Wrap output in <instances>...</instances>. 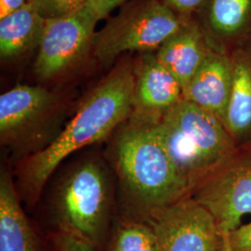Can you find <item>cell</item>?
Wrapping results in <instances>:
<instances>
[{
	"mask_svg": "<svg viewBox=\"0 0 251 251\" xmlns=\"http://www.w3.org/2000/svg\"><path fill=\"white\" fill-rule=\"evenodd\" d=\"M97 22L86 6L66 15L46 18L34 67L36 75L50 79L78 63L92 46Z\"/></svg>",
	"mask_w": 251,
	"mask_h": 251,
	"instance_id": "9",
	"label": "cell"
},
{
	"mask_svg": "<svg viewBox=\"0 0 251 251\" xmlns=\"http://www.w3.org/2000/svg\"><path fill=\"white\" fill-rule=\"evenodd\" d=\"M45 18L66 15L84 7L90 0H35Z\"/></svg>",
	"mask_w": 251,
	"mask_h": 251,
	"instance_id": "19",
	"label": "cell"
},
{
	"mask_svg": "<svg viewBox=\"0 0 251 251\" xmlns=\"http://www.w3.org/2000/svg\"><path fill=\"white\" fill-rule=\"evenodd\" d=\"M157 50V61L179 81L182 90L209 51L199 27L188 22H185Z\"/></svg>",
	"mask_w": 251,
	"mask_h": 251,
	"instance_id": "13",
	"label": "cell"
},
{
	"mask_svg": "<svg viewBox=\"0 0 251 251\" xmlns=\"http://www.w3.org/2000/svg\"><path fill=\"white\" fill-rule=\"evenodd\" d=\"M111 198L104 166L92 158L79 162L54 190L51 206L56 230L74 233L99 251L107 240Z\"/></svg>",
	"mask_w": 251,
	"mask_h": 251,
	"instance_id": "4",
	"label": "cell"
},
{
	"mask_svg": "<svg viewBox=\"0 0 251 251\" xmlns=\"http://www.w3.org/2000/svg\"><path fill=\"white\" fill-rule=\"evenodd\" d=\"M251 15V0H210L208 23L216 34L234 36L247 25Z\"/></svg>",
	"mask_w": 251,
	"mask_h": 251,
	"instance_id": "16",
	"label": "cell"
},
{
	"mask_svg": "<svg viewBox=\"0 0 251 251\" xmlns=\"http://www.w3.org/2000/svg\"><path fill=\"white\" fill-rule=\"evenodd\" d=\"M233 90L225 125L237 145L251 142V46L231 56Z\"/></svg>",
	"mask_w": 251,
	"mask_h": 251,
	"instance_id": "14",
	"label": "cell"
},
{
	"mask_svg": "<svg viewBox=\"0 0 251 251\" xmlns=\"http://www.w3.org/2000/svg\"><path fill=\"white\" fill-rule=\"evenodd\" d=\"M19 191L7 171L0 177V251H50L27 218L19 199Z\"/></svg>",
	"mask_w": 251,
	"mask_h": 251,
	"instance_id": "12",
	"label": "cell"
},
{
	"mask_svg": "<svg viewBox=\"0 0 251 251\" xmlns=\"http://www.w3.org/2000/svg\"><path fill=\"white\" fill-rule=\"evenodd\" d=\"M109 251H159L152 227L141 220L122 222L114 233Z\"/></svg>",
	"mask_w": 251,
	"mask_h": 251,
	"instance_id": "17",
	"label": "cell"
},
{
	"mask_svg": "<svg viewBox=\"0 0 251 251\" xmlns=\"http://www.w3.org/2000/svg\"><path fill=\"white\" fill-rule=\"evenodd\" d=\"M126 0H90L85 6L97 21L106 17L108 14L121 5Z\"/></svg>",
	"mask_w": 251,
	"mask_h": 251,
	"instance_id": "21",
	"label": "cell"
},
{
	"mask_svg": "<svg viewBox=\"0 0 251 251\" xmlns=\"http://www.w3.org/2000/svg\"><path fill=\"white\" fill-rule=\"evenodd\" d=\"M233 80L231 57L209 50L182 90L183 99L218 117L225 124Z\"/></svg>",
	"mask_w": 251,
	"mask_h": 251,
	"instance_id": "11",
	"label": "cell"
},
{
	"mask_svg": "<svg viewBox=\"0 0 251 251\" xmlns=\"http://www.w3.org/2000/svg\"><path fill=\"white\" fill-rule=\"evenodd\" d=\"M230 251H251V223L223 235Z\"/></svg>",
	"mask_w": 251,
	"mask_h": 251,
	"instance_id": "20",
	"label": "cell"
},
{
	"mask_svg": "<svg viewBox=\"0 0 251 251\" xmlns=\"http://www.w3.org/2000/svg\"><path fill=\"white\" fill-rule=\"evenodd\" d=\"M133 87V66L119 64L90 91L52 144L19 162V189L26 202L36 203L66 157L117 131L130 116Z\"/></svg>",
	"mask_w": 251,
	"mask_h": 251,
	"instance_id": "1",
	"label": "cell"
},
{
	"mask_svg": "<svg viewBox=\"0 0 251 251\" xmlns=\"http://www.w3.org/2000/svg\"><path fill=\"white\" fill-rule=\"evenodd\" d=\"M45 21L35 0L29 1L9 16L0 19L1 57L14 58L38 45Z\"/></svg>",
	"mask_w": 251,
	"mask_h": 251,
	"instance_id": "15",
	"label": "cell"
},
{
	"mask_svg": "<svg viewBox=\"0 0 251 251\" xmlns=\"http://www.w3.org/2000/svg\"><path fill=\"white\" fill-rule=\"evenodd\" d=\"M49 244L50 251H97L79 236L61 230L50 234Z\"/></svg>",
	"mask_w": 251,
	"mask_h": 251,
	"instance_id": "18",
	"label": "cell"
},
{
	"mask_svg": "<svg viewBox=\"0 0 251 251\" xmlns=\"http://www.w3.org/2000/svg\"><path fill=\"white\" fill-rule=\"evenodd\" d=\"M28 0H0V19L5 18L22 9Z\"/></svg>",
	"mask_w": 251,
	"mask_h": 251,
	"instance_id": "23",
	"label": "cell"
},
{
	"mask_svg": "<svg viewBox=\"0 0 251 251\" xmlns=\"http://www.w3.org/2000/svg\"><path fill=\"white\" fill-rule=\"evenodd\" d=\"M110 156L137 218L190 198L155 129L126 119L115 132Z\"/></svg>",
	"mask_w": 251,
	"mask_h": 251,
	"instance_id": "2",
	"label": "cell"
},
{
	"mask_svg": "<svg viewBox=\"0 0 251 251\" xmlns=\"http://www.w3.org/2000/svg\"><path fill=\"white\" fill-rule=\"evenodd\" d=\"M155 129L190 198L236 147L218 117L184 99L162 117Z\"/></svg>",
	"mask_w": 251,
	"mask_h": 251,
	"instance_id": "3",
	"label": "cell"
},
{
	"mask_svg": "<svg viewBox=\"0 0 251 251\" xmlns=\"http://www.w3.org/2000/svg\"><path fill=\"white\" fill-rule=\"evenodd\" d=\"M133 71L132 110L127 119L156 125L171 108L183 99L182 87L157 61L155 55H143Z\"/></svg>",
	"mask_w": 251,
	"mask_h": 251,
	"instance_id": "10",
	"label": "cell"
},
{
	"mask_svg": "<svg viewBox=\"0 0 251 251\" xmlns=\"http://www.w3.org/2000/svg\"><path fill=\"white\" fill-rule=\"evenodd\" d=\"M185 22L160 0H142L110 20L93 38V51L109 65L125 51L158 50Z\"/></svg>",
	"mask_w": 251,
	"mask_h": 251,
	"instance_id": "6",
	"label": "cell"
},
{
	"mask_svg": "<svg viewBox=\"0 0 251 251\" xmlns=\"http://www.w3.org/2000/svg\"><path fill=\"white\" fill-rule=\"evenodd\" d=\"M57 98L41 87L18 85L0 96V143L19 162L43 151L63 127Z\"/></svg>",
	"mask_w": 251,
	"mask_h": 251,
	"instance_id": "5",
	"label": "cell"
},
{
	"mask_svg": "<svg viewBox=\"0 0 251 251\" xmlns=\"http://www.w3.org/2000/svg\"><path fill=\"white\" fill-rule=\"evenodd\" d=\"M163 4L179 14H189L199 9L206 0H160Z\"/></svg>",
	"mask_w": 251,
	"mask_h": 251,
	"instance_id": "22",
	"label": "cell"
},
{
	"mask_svg": "<svg viewBox=\"0 0 251 251\" xmlns=\"http://www.w3.org/2000/svg\"><path fill=\"white\" fill-rule=\"evenodd\" d=\"M191 198L211 214L223 235L239 227L251 214V142L237 145Z\"/></svg>",
	"mask_w": 251,
	"mask_h": 251,
	"instance_id": "7",
	"label": "cell"
},
{
	"mask_svg": "<svg viewBox=\"0 0 251 251\" xmlns=\"http://www.w3.org/2000/svg\"><path fill=\"white\" fill-rule=\"evenodd\" d=\"M28 1H33V0H28Z\"/></svg>",
	"mask_w": 251,
	"mask_h": 251,
	"instance_id": "25",
	"label": "cell"
},
{
	"mask_svg": "<svg viewBox=\"0 0 251 251\" xmlns=\"http://www.w3.org/2000/svg\"><path fill=\"white\" fill-rule=\"evenodd\" d=\"M224 240H225V238H224ZM225 251H229V249H228V247H227V245H226V243L225 241Z\"/></svg>",
	"mask_w": 251,
	"mask_h": 251,
	"instance_id": "24",
	"label": "cell"
},
{
	"mask_svg": "<svg viewBox=\"0 0 251 251\" xmlns=\"http://www.w3.org/2000/svg\"><path fill=\"white\" fill-rule=\"evenodd\" d=\"M141 221L154 231L159 251H225L215 220L192 198L150 212Z\"/></svg>",
	"mask_w": 251,
	"mask_h": 251,
	"instance_id": "8",
	"label": "cell"
}]
</instances>
